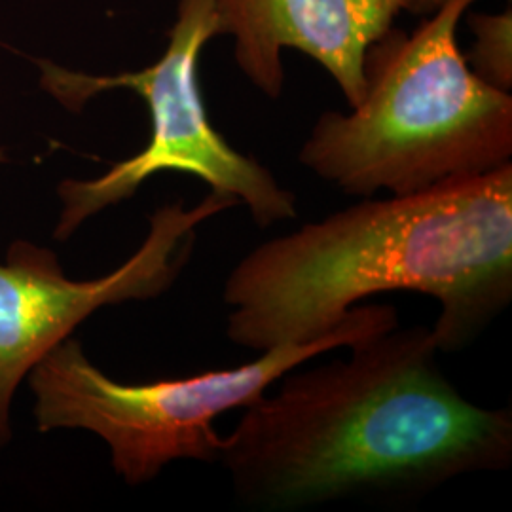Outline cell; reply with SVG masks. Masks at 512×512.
<instances>
[{
	"label": "cell",
	"instance_id": "cell-1",
	"mask_svg": "<svg viewBox=\"0 0 512 512\" xmlns=\"http://www.w3.org/2000/svg\"><path fill=\"white\" fill-rule=\"evenodd\" d=\"M349 351L281 376L222 437L217 463L245 509L408 505L461 476L511 467V410L459 391L429 327H395Z\"/></svg>",
	"mask_w": 512,
	"mask_h": 512
},
{
	"label": "cell",
	"instance_id": "cell-9",
	"mask_svg": "<svg viewBox=\"0 0 512 512\" xmlns=\"http://www.w3.org/2000/svg\"><path fill=\"white\" fill-rule=\"evenodd\" d=\"M444 2H448V0H406L404 10L414 12L418 16H431L433 12L439 10Z\"/></svg>",
	"mask_w": 512,
	"mask_h": 512
},
{
	"label": "cell",
	"instance_id": "cell-10",
	"mask_svg": "<svg viewBox=\"0 0 512 512\" xmlns=\"http://www.w3.org/2000/svg\"><path fill=\"white\" fill-rule=\"evenodd\" d=\"M2 160H4V152L0 150V162H2Z\"/></svg>",
	"mask_w": 512,
	"mask_h": 512
},
{
	"label": "cell",
	"instance_id": "cell-7",
	"mask_svg": "<svg viewBox=\"0 0 512 512\" xmlns=\"http://www.w3.org/2000/svg\"><path fill=\"white\" fill-rule=\"evenodd\" d=\"M220 35L234 37L241 73L270 99L283 93V50L319 63L349 109L365 95L366 50L393 27L406 0H213Z\"/></svg>",
	"mask_w": 512,
	"mask_h": 512
},
{
	"label": "cell",
	"instance_id": "cell-2",
	"mask_svg": "<svg viewBox=\"0 0 512 512\" xmlns=\"http://www.w3.org/2000/svg\"><path fill=\"white\" fill-rule=\"evenodd\" d=\"M387 293L433 296L440 353L480 338L512 300V162L385 200H363L260 243L226 277V338L266 351L342 327Z\"/></svg>",
	"mask_w": 512,
	"mask_h": 512
},
{
	"label": "cell",
	"instance_id": "cell-4",
	"mask_svg": "<svg viewBox=\"0 0 512 512\" xmlns=\"http://www.w3.org/2000/svg\"><path fill=\"white\" fill-rule=\"evenodd\" d=\"M399 327L387 304H359L348 321L308 344L262 351L251 363L186 378L124 384L93 365L78 340L52 349L31 374L40 433L76 429L107 444L114 473L129 486L158 478L175 461H219L222 414L256 403L281 376L334 349L353 348Z\"/></svg>",
	"mask_w": 512,
	"mask_h": 512
},
{
	"label": "cell",
	"instance_id": "cell-8",
	"mask_svg": "<svg viewBox=\"0 0 512 512\" xmlns=\"http://www.w3.org/2000/svg\"><path fill=\"white\" fill-rule=\"evenodd\" d=\"M475 42L465 61L473 73L501 92L512 90V14H473L467 19Z\"/></svg>",
	"mask_w": 512,
	"mask_h": 512
},
{
	"label": "cell",
	"instance_id": "cell-6",
	"mask_svg": "<svg viewBox=\"0 0 512 512\" xmlns=\"http://www.w3.org/2000/svg\"><path fill=\"white\" fill-rule=\"evenodd\" d=\"M238 205L213 190L192 207L165 203L148 217L147 238L126 262L86 281L65 274L46 247L10 245L0 262V450L12 440V404L31 370L95 311L167 293L192 258L198 228Z\"/></svg>",
	"mask_w": 512,
	"mask_h": 512
},
{
	"label": "cell",
	"instance_id": "cell-3",
	"mask_svg": "<svg viewBox=\"0 0 512 512\" xmlns=\"http://www.w3.org/2000/svg\"><path fill=\"white\" fill-rule=\"evenodd\" d=\"M476 0H448L414 33L368 46L365 95L327 110L298 160L348 196L410 194L512 160V95L478 78L459 50V19Z\"/></svg>",
	"mask_w": 512,
	"mask_h": 512
},
{
	"label": "cell",
	"instance_id": "cell-5",
	"mask_svg": "<svg viewBox=\"0 0 512 512\" xmlns=\"http://www.w3.org/2000/svg\"><path fill=\"white\" fill-rule=\"evenodd\" d=\"M215 37L220 27L213 0H179L164 55L143 71L92 76L50 61L38 63L44 90L65 109L82 110L99 93L126 88L145 99L152 126L139 154L112 165L101 177L59 184L55 239L71 238L86 220L126 202L158 173L198 177L213 192L245 205L260 228L298 217L293 192L266 165L232 147L209 120L198 67L205 44Z\"/></svg>",
	"mask_w": 512,
	"mask_h": 512
}]
</instances>
